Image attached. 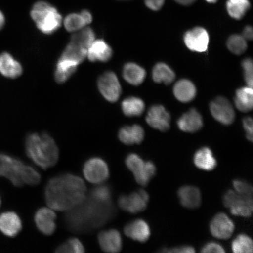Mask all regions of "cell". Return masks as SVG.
Returning a JSON list of instances; mask_svg holds the SVG:
<instances>
[{
    "label": "cell",
    "mask_w": 253,
    "mask_h": 253,
    "mask_svg": "<svg viewBox=\"0 0 253 253\" xmlns=\"http://www.w3.org/2000/svg\"><path fill=\"white\" fill-rule=\"evenodd\" d=\"M45 196L46 204L53 210L69 211L86 198V186L79 176L63 174L50 180Z\"/></svg>",
    "instance_id": "cell-1"
},
{
    "label": "cell",
    "mask_w": 253,
    "mask_h": 253,
    "mask_svg": "<svg viewBox=\"0 0 253 253\" xmlns=\"http://www.w3.org/2000/svg\"><path fill=\"white\" fill-rule=\"evenodd\" d=\"M66 223L71 230L82 232L102 226L112 219L115 210L112 202L86 197L82 203L68 211Z\"/></svg>",
    "instance_id": "cell-2"
},
{
    "label": "cell",
    "mask_w": 253,
    "mask_h": 253,
    "mask_svg": "<svg viewBox=\"0 0 253 253\" xmlns=\"http://www.w3.org/2000/svg\"><path fill=\"white\" fill-rule=\"evenodd\" d=\"M25 151L36 165L45 169L55 166L59 158V149L55 141L46 133L28 135Z\"/></svg>",
    "instance_id": "cell-3"
},
{
    "label": "cell",
    "mask_w": 253,
    "mask_h": 253,
    "mask_svg": "<svg viewBox=\"0 0 253 253\" xmlns=\"http://www.w3.org/2000/svg\"><path fill=\"white\" fill-rule=\"evenodd\" d=\"M0 176L5 177L15 186L36 185L41 176L33 167L7 154L0 153Z\"/></svg>",
    "instance_id": "cell-4"
},
{
    "label": "cell",
    "mask_w": 253,
    "mask_h": 253,
    "mask_svg": "<svg viewBox=\"0 0 253 253\" xmlns=\"http://www.w3.org/2000/svg\"><path fill=\"white\" fill-rule=\"evenodd\" d=\"M30 15L38 29L43 34L55 33L61 26V15L55 7L47 2H37L32 8Z\"/></svg>",
    "instance_id": "cell-5"
},
{
    "label": "cell",
    "mask_w": 253,
    "mask_h": 253,
    "mask_svg": "<svg viewBox=\"0 0 253 253\" xmlns=\"http://www.w3.org/2000/svg\"><path fill=\"white\" fill-rule=\"evenodd\" d=\"M126 166L134 174L135 181L141 186H147L156 175V167L151 161H144L136 154H129L126 159Z\"/></svg>",
    "instance_id": "cell-6"
},
{
    "label": "cell",
    "mask_w": 253,
    "mask_h": 253,
    "mask_svg": "<svg viewBox=\"0 0 253 253\" xmlns=\"http://www.w3.org/2000/svg\"><path fill=\"white\" fill-rule=\"evenodd\" d=\"M223 204L229 208L231 213L243 217H251L253 211V197L242 195L230 189L224 194Z\"/></svg>",
    "instance_id": "cell-7"
},
{
    "label": "cell",
    "mask_w": 253,
    "mask_h": 253,
    "mask_svg": "<svg viewBox=\"0 0 253 253\" xmlns=\"http://www.w3.org/2000/svg\"><path fill=\"white\" fill-rule=\"evenodd\" d=\"M97 85L104 99L112 103L119 100L122 93V87L115 73L104 72L98 79Z\"/></svg>",
    "instance_id": "cell-8"
},
{
    "label": "cell",
    "mask_w": 253,
    "mask_h": 253,
    "mask_svg": "<svg viewBox=\"0 0 253 253\" xmlns=\"http://www.w3.org/2000/svg\"><path fill=\"white\" fill-rule=\"evenodd\" d=\"M84 174L88 182L93 184H101L109 178V167L101 158H91L84 165Z\"/></svg>",
    "instance_id": "cell-9"
},
{
    "label": "cell",
    "mask_w": 253,
    "mask_h": 253,
    "mask_svg": "<svg viewBox=\"0 0 253 253\" xmlns=\"http://www.w3.org/2000/svg\"><path fill=\"white\" fill-rule=\"evenodd\" d=\"M149 199L148 193L143 189H140L129 195L120 196L118 204L123 210L131 213H137L146 209Z\"/></svg>",
    "instance_id": "cell-10"
},
{
    "label": "cell",
    "mask_w": 253,
    "mask_h": 253,
    "mask_svg": "<svg viewBox=\"0 0 253 253\" xmlns=\"http://www.w3.org/2000/svg\"><path fill=\"white\" fill-rule=\"evenodd\" d=\"M210 110L213 118L223 125H229L235 120V110L226 98L217 97L211 102Z\"/></svg>",
    "instance_id": "cell-11"
},
{
    "label": "cell",
    "mask_w": 253,
    "mask_h": 253,
    "mask_svg": "<svg viewBox=\"0 0 253 253\" xmlns=\"http://www.w3.org/2000/svg\"><path fill=\"white\" fill-rule=\"evenodd\" d=\"M235 224L223 213L215 215L210 223L211 235L217 239L226 240L230 238L235 230Z\"/></svg>",
    "instance_id": "cell-12"
},
{
    "label": "cell",
    "mask_w": 253,
    "mask_h": 253,
    "mask_svg": "<svg viewBox=\"0 0 253 253\" xmlns=\"http://www.w3.org/2000/svg\"><path fill=\"white\" fill-rule=\"evenodd\" d=\"M183 40L188 49L197 52H205L208 49L210 41L208 32L201 27L195 28L186 32Z\"/></svg>",
    "instance_id": "cell-13"
},
{
    "label": "cell",
    "mask_w": 253,
    "mask_h": 253,
    "mask_svg": "<svg viewBox=\"0 0 253 253\" xmlns=\"http://www.w3.org/2000/svg\"><path fill=\"white\" fill-rule=\"evenodd\" d=\"M146 121L152 128L165 132L170 127V116L165 107L161 105L153 106L148 110Z\"/></svg>",
    "instance_id": "cell-14"
},
{
    "label": "cell",
    "mask_w": 253,
    "mask_h": 253,
    "mask_svg": "<svg viewBox=\"0 0 253 253\" xmlns=\"http://www.w3.org/2000/svg\"><path fill=\"white\" fill-rule=\"evenodd\" d=\"M56 216L54 210L50 208H42L35 215V222L37 228L45 235H51L56 229Z\"/></svg>",
    "instance_id": "cell-15"
},
{
    "label": "cell",
    "mask_w": 253,
    "mask_h": 253,
    "mask_svg": "<svg viewBox=\"0 0 253 253\" xmlns=\"http://www.w3.org/2000/svg\"><path fill=\"white\" fill-rule=\"evenodd\" d=\"M100 248L108 253H118L122 249V239L119 231L115 229L103 231L98 236Z\"/></svg>",
    "instance_id": "cell-16"
},
{
    "label": "cell",
    "mask_w": 253,
    "mask_h": 253,
    "mask_svg": "<svg viewBox=\"0 0 253 253\" xmlns=\"http://www.w3.org/2000/svg\"><path fill=\"white\" fill-rule=\"evenodd\" d=\"M125 235L132 240L140 242H145L149 239L151 230L146 221L137 219L129 222L125 227Z\"/></svg>",
    "instance_id": "cell-17"
},
{
    "label": "cell",
    "mask_w": 253,
    "mask_h": 253,
    "mask_svg": "<svg viewBox=\"0 0 253 253\" xmlns=\"http://www.w3.org/2000/svg\"><path fill=\"white\" fill-rule=\"evenodd\" d=\"M112 56V49L103 40H94L87 49V57L92 62H108Z\"/></svg>",
    "instance_id": "cell-18"
},
{
    "label": "cell",
    "mask_w": 253,
    "mask_h": 253,
    "mask_svg": "<svg viewBox=\"0 0 253 253\" xmlns=\"http://www.w3.org/2000/svg\"><path fill=\"white\" fill-rule=\"evenodd\" d=\"M22 229L20 217L13 211H6L0 214V231L8 237L17 236Z\"/></svg>",
    "instance_id": "cell-19"
},
{
    "label": "cell",
    "mask_w": 253,
    "mask_h": 253,
    "mask_svg": "<svg viewBox=\"0 0 253 253\" xmlns=\"http://www.w3.org/2000/svg\"><path fill=\"white\" fill-rule=\"evenodd\" d=\"M178 127L186 132H197L203 126V119L201 114L195 109H191L179 118L177 122Z\"/></svg>",
    "instance_id": "cell-20"
},
{
    "label": "cell",
    "mask_w": 253,
    "mask_h": 253,
    "mask_svg": "<svg viewBox=\"0 0 253 253\" xmlns=\"http://www.w3.org/2000/svg\"><path fill=\"white\" fill-rule=\"evenodd\" d=\"M178 197L183 207L195 209L200 207L202 201L201 193L197 187L183 186L178 190Z\"/></svg>",
    "instance_id": "cell-21"
},
{
    "label": "cell",
    "mask_w": 253,
    "mask_h": 253,
    "mask_svg": "<svg viewBox=\"0 0 253 253\" xmlns=\"http://www.w3.org/2000/svg\"><path fill=\"white\" fill-rule=\"evenodd\" d=\"M20 63L9 53L4 52L0 55V73L4 77L15 79L23 74Z\"/></svg>",
    "instance_id": "cell-22"
},
{
    "label": "cell",
    "mask_w": 253,
    "mask_h": 253,
    "mask_svg": "<svg viewBox=\"0 0 253 253\" xmlns=\"http://www.w3.org/2000/svg\"><path fill=\"white\" fill-rule=\"evenodd\" d=\"M145 132L140 125L123 126L119 132V138L123 143L131 145L140 144L144 140Z\"/></svg>",
    "instance_id": "cell-23"
},
{
    "label": "cell",
    "mask_w": 253,
    "mask_h": 253,
    "mask_svg": "<svg viewBox=\"0 0 253 253\" xmlns=\"http://www.w3.org/2000/svg\"><path fill=\"white\" fill-rule=\"evenodd\" d=\"M79 64L71 60L60 57L55 71V79L57 83H65L74 75Z\"/></svg>",
    "instance_id": "cell-24"
},
{
    "label": "cell",
    "mask_w": 253,
    "mask_h": 253,
    "mask_svg": "<svg viewBox=\"0 0 253 253\" xmlns=\"http://www.w3.org/2000/svg\"><path fill=\"white\" fill-rule=\"evenodd\" d=\"M194 163L198 169L202 170H213L217 166V161L210 148L205 147L198 150L194 155Z\"/></svg>",
    "instance_id": "cell-25"
},
{
    "label": "cell",
    "mask_w": 253,
    "mask_h": 253,
    "mask_svg": "<svg viewBox=\"0 0 253 253\" xmlns=\"http://www.w3.org/2000/svg\"><path fill=\"white\" fill-rule=\"evenodd\" d=\"M173 93L180 102L187 103L194 99L197 89L192 82L187 79H181L174 86Z\"/></svg>",
    "instance_id": "cell-26"
},
{
    "label": "cell",
    "mask_w": 253,
    "mask_h": 253,
    "mask_svg": "<svg viewBox=\"0 0 253 253\" xmlns=\"http://www.w3.org/2000/svg\"><path fill=\"white\" fill-rule=\"evenodd\" d=\"M123 75L125 80L129 84L138 86L144 82L146 77V72L136 63H128L123 68Z\"/></svg>",
    "instance_id": "cell-27"
},
{
    "label": "cell",
    "mask_w": 253,
    "mask_h": 253,
    "mask_svg": "<svg viewBox=\"0 0 253 253\" xmlns=\"http://www.w3.org/2000/svg\"><path fill=\"white\" fill-rule=\"evenodd\" d=\"M235 102L237 109L243 112H248L253 109V88L245 87L236 91Z\"/></svg>",
    "instance_id": "cell-28"
},
{
    "label": "cell",
    "mask_w": 253,
    "mask_h": 253,
    "mask_svg": "<svg viewBox=\"0 0 253 253\" xmlns=\"http://www.w3.org/2000/svg\"><path fill=\"white\" fill-rule=\"evenodd\" d=\"M122 107L123 113L126 116H140L144 112L145 104L140 98L130 97L123 100Z\"/></svg>",
    "instance_id": "cell-29"
},
{
    "label": "cell",
    "mask_w": 253,
    "mask_h": 253,
    "mask_svg": "<svg viewBox=\"0 0 253 253\" xmlns=\"http://www.w3.org/2000/svg\"><path fill=\"white\" fill-rule=\"evenodd\" d=\"M154 81L158 84H171L175 78V73L166 63H159L154 66L153 71Z\"/></svg>",
    "instance_id": "cell-30"
},
{
    "label": "cell",
    "mask_w": 253,
    "mask_h": 253,
    "mask_svg": "<svg viewBox=\"0 0 253 253\" xmlns=\"http://www.w3.org/2000/svg\"><path fill=\"white\" fill-rule=\"evenodd\" d=\"M95 40L94 31L91 28H84L72 35L70 42L87 50Z\"/></svg>",
    "instance_id": "cell-31"
},
{
    "label": "cell",
    "mask_w": 253,
    "mask_h": 253,
    "mask_svg": "<svg viewBox=\"0 0 253 253\" xmlns=\"http://www.w3.org/2000/svg\"><path fill=\"white\" fill-rule=\"evenodd\" d=\"M251 7L249 0H228L226 8L231 17L241 20Z\"/></svg>",
    "instance_id": "cell-32"
},
{
    "label": "cell",
    "mask_w": 253,
    "mask_h": 253,
    "mask_svg": "<svg viewBox=\"0 0 253 253\" xmlns=\"http://www.w3.org/2000/svg\"><path fill=\"white\" fill-rule=\"evenodd\" d=\"M87 50L69 42L63 50L61 57L77 62L79 65L87 57Z\"/></svg>",
    "instance_id": "cell-33"
},
{
    "label": "cell",
    "mask_w": 253,
    "mask_h": 253,
    "mask_svg": "<svg viewBox=\"0 0 253 253\" xmlns=\"http://www.w3.org/2000/svg\"><path fill=\"white\" fill-rule=\"evenodd\" d=\"M232 249L235 253H252L253 251V240L245 234L237 236L232 243Z\"/></svg>",
    "instance_id": "cell-34"
},
{
    "label": "cell",
    "mask_w": 253,
    "mask_h": 253,
    "mask_svg": "<svg viewBox=\"0 0 253 253\" xmlns=\"http://www.w3.org/2000/svg\"><path fill=\"white\" fill-rule=\"evenodd\" d=\"M227 45L230 51L236 55L242 54L248 47L244 37L239 35L230 36L227 40Z\"/></svg>",
    "instance_id": "cell-35"
},
{
    "label": "cell",
    "mask_w": 253,
    "mask_h": 253,
    "mask_svg": "<svg viewBox=\"0 0 253 253\" xmlns=\"http://www.w3.org/2000/svg\"><path fill=\"white\" fill-rule=\"evenodd\" d=\"M83 17L81 14H71L64 20L66 30L69 32H76L82 29L86 25Z\"/></svg>",
    "instance_id": "cell-36"
},
{
    "label": "cell",
    "mask_w": 253,
    "mask_h": 253,
    "mask_svg": "<svg viewBox=\"0 0 253 253\" xmlns=\"http://www.w3.org/2000/svg\"><path fill=\"white\" fill-rule=\"evenodd\" d=\"M56 252L62 253H82L84 252V248L80 240L77 238L69 239L68 241L57 248Z\"/></svg>",
    "instance_id": "cell-37"
},
{
    "label": "cell",
    "mask_w": 253,
    "mask_h": 253,
    "mask_svg": "<svg viewBox=\"0 0 253 253\" xmlns=\"http://www.w3.org/2000/svg\"><path fill=\"white\" fill-rule=\"evenodd\" d=\"M90 197L102 202L110 201L111 191L108 186L100 185L91 190Z\"/></svg>",
    "instance_id": "cell-38"
},
{
    "label": "cell",
    "mask_w": 253,
    "mask_h": 253,
    "mask_svg": "<svg viewBox=\"0 0 253 253\" xmlns=\"http://www.w3.org/2000/svg\"><path fill=\"white\" fill-rule=\"evenodd\" d=\"M235 191L242 195L253 197V187L249 183L243 180H235L233 182Z\"/></svg>",
    "instance_id": "cell-39"
},
{
    "label": "cell",
    "mask_w": 253,
    "mask_h": 253,
    "mask_svg": "<svg viewBox=\"0 0 253 253\" xmlns=\"http://www.w3.org/2000/svg\"><path fill=\"white\" fill-rule=\"evenodd\" d=\"M242 67L244 71L245 79L248 87L253 88V65L251 58L244 60L242 62Z\"/></svg>",
    "instance_id": "cell-40"
},
{
    "label": "cell",
    "mask_w": 253,
    "mask_h": 253,
    "mask_svg": "<svg viewBox=\"0 0 253 253\" xmlns=\"http://www.w3.org/2000/svg\"><path fill=\"white\" fill-rule=\"evenodd\" d=\"M201 253H225L222 246L216 242H209L201 249Z\"/></svg>",
    "instance_id": "cell-41"
},
{
    "label": "cell",
    "mask_w": 253,
    "mask_h": 253,
    "mask_svg": "<svg viewBox=\"0 0 253 253\" xmlns=\"http://www.w3.org/2000/svg\"><path fill=\"white\" fill-rule=\"evenodd\" d=\"M160 253H194L195 252L194 248L190 246H182L175 247L173 248H163L159 251Z\"/></svg>",
    "instance_id": "cell-42"
},
{
    "label": "cell",
    "mask_w": 253,
    "mask_h": 253,
    "mask_svg": "<svg viewBox=\"0 0 253 253\" xmlns=\"http://www.w3.org/2000/svg\"><path fill=\"white\" fill-rule=\"evenodd\" d=\"M243 127L246 132V137L249 141H253V121L251 117H247L243 120Z\"/></svg>",
    "instance_id": "cell-43"
},
{
    "label": "cell",
    "mask_w": 253,
    "mask_h": 253,
    "mask_svg": "<svg viewBox=\"0 0 253 253\" xmlns=\"http://www.w3.org/2000/svg\"><path fill=\"white\" fill-rule=\"evenodd\" d=\"M145 5L151 10L158 11L162 8L165 0H144Z\"/></svg>",
    "instance_id": "cell-44"
},
{
    "label": "cell",
    "mask_w": 253,
    "mask_h": 253,
    "mask_svg": "<svg viewBox=\"0 0 253 253\" xmlns=\"http://www.w3.org/2000/svg\"><path fill=\"white\" fill-rule=\"evenodd\" d=\"M253 28L251 26H247L243 30L242 36L246 40H252L253 39Z\"/></svg>",
    "instance_id": "cell-45"
},
{
    "label": "cell",
    "mask_w": 253,
    "mask_h": 253,
    "mask_svg": "<svg viewBox=\"0 0 253 253\" xmlns=\"http://www.w3.org/2000/svg\"><path fill=\"white\" fill-rule=\"evenodd\" d=\"M81 14L83 17L87 25L91 23L93 20V17L90 12L87 10H84L81 12Z\"/></svg>",
    "instance_id": "cell-46"
},
{
    "label": "cell",
    "mask_w": 253,
    "mask_h": 253,
    "mask_svg": "<svg viewBox=\"0 0 253 253\" xmlns=\"http://www.w3.org/2000/svg\"><path fill=\"white\" fill-rule=\"evenodd\" d=\"M5 23V18L4 14H3V12L0 10V30L2 29L3 27H4Z\"/></svg>",
    "instance_id": "cell-47"
},
{
    "label": "cell",
    "mask_w": 253,
    "mask_h": 253,
    "mask_svg": "<svg viewBox=\"0 0 253 253\" xmlns=\"http://www.w3.org/2000/svg\"><path fill=\"white\" fill-rule=\"evenodd\" d=\"M175 1L179 4L184 5H188L192 4L195 0H175Z\"/></svg>",
    "instance_id": "cell-48"
},
{
    "label": "cell",
    "mask_w": 253,
    "mask_h": 253,
    "mask_svg": "<svg viewBox=\"0 0 253 253\" xmlns=\"http://www.w3.org/2000/svg\"><path fill=\"white\" fill-rule=\"evenodd\" d=\"M206 1L210 3H215L217 1V0H206Z\"/></svg>",
    "instance_id": "cell-49"
},
{
    "label": "cell",
    "mask_w": 253,
    "mask_h": 253,
    "mask_svg": "<svg viewBox=\"0 0 253 253\" xmlns=\"http://www.w3.org/2000/svg\"><path fill=\"white\" fill-rule=\"evenodd\" d=\"M1 198H0V206H1Z\"/></svg>",
    "instance_id": "cell-50"
},
{
    "label": "cell",
    "mask_w": 253,
    "mask_h": 253,
    "mask_svg": "<svg viewBox=\"0 0 253 253\" xmlns=\"http://www.w3.org/2000/svg\"><path fill=\"white\" fill-rule=\"evenodd\" d=\"M123 1H126V0H123Z\"/></svg>",
    "instance_id": "cell-51"
}]
</instances>
